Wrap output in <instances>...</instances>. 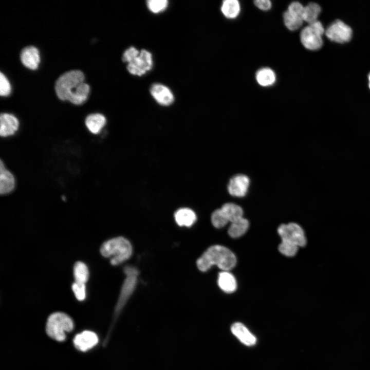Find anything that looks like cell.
<instances>
[{
  "mask_svg": "<svg viewBox=\"0 0 370 370\" xmlns=\"http://www.w3.org/2000/svg\"><path fill=\"white\" fill-rule=\"evenodd\" d=\"M325 29L319 21L304 27L300 33V40L303 46L310 50L320 49L323 44L322 36Z\"/></svg>",
  "mask_w": 370,
  "mask_h": 370,
  "instance_id": "6",
  "label": "cell"
},
{
  "mask_svg": "<svg viewBox=\"0 0 370 370\" xmlns=\"http://www.w3.org/2000/svg\"><path fill=\"white\" fill-rule=\"evenodd\" d=\"M248 227L249 222L248 220L242 217L234 222L231 223L228 229V234L231 237H239L246 233Z\"/></svg>",
  "mask_w": 370,
  "mask_h": 370,
  "instance_id": "24",
  "label": "cell"
},
{
  "mask_svg": "<svg viewBox=\"0 0 370 370\" xmlns=\"http://www.w3.org/2000/svg\"><path fill=\"white\" fill-rule=\"evenodd\" d=\"M368 87L370 89V73H369L368 76Z\"/></svg>",
  "mask_w": 370,
  "mask_h": 370,
  "instance_id": "35",
  "label": "cell"
},
{
  "mask_svg": "<svg viewBox=\"0 0 370 370\" xmlns=\"http://www.w3.org/2000/svg\"><path fill=\"white\" fill-rule=\"evenodd\" d=\"M217 282L219 288L227 293H232L237 288L235 278L227 271H223L219 273Z\"/></svg>",
  "mask_w": 370,
  "mask_h": 370,
  "instance_id": "19",
  "label": "cell"
},
{
  "mask_svg": "<svg viewBox=\"0 0 370 370\" xmlns=\"http://www.w3.org/2000/svg\"><path fill=\"white\" fill-rule=\"evenodd\" d=\"M278 232L282 242L297 246L304 247L307 241L303 229L296 223H291L282 224L279 226Z\"/></svg>",
  "mask_w": 370,
  "mask_h": 370,
  "instance_id": "7",
  "label": "cell"
},
{
  "mask_svg": "<svg viewBox=\"0 0 370 370\" xmlns=\"http://www.w3.org/2000/svg\"><path fill=\"white\" fill-rule=\"evenodd\" d=\"M72 290L76 299L80 301H84L86 297V284L74 282L71 286Z\"/></svg>",
  "mask_w": 370,
  "mask_h": 370,
  "instance_id": "29",
  "label": "cell"
},
{
  "mask_svg": "<svg viewBox=\"0 0 370 370\" xmlns=\"http://www.w3.org/2000/svg\"><path fill=\"white\" fill-rule=\"evenodd\" d=\"M298 247L293 244L282 241L279 246V250L282 254L286 256H292L297 253Z\"/></svg>",
  "mask_w": 370,
  "mask_h": 370,
  "instance_id": "30",
  "label": "cell"
},
{
  "mask_svg": "<svg viewBox=\"0 0 370 370\" xmlns=\"http://www.w3.org/2000/svg\"><path fill=\"white\" fill-rule=\"evenodd\" d=\"M14 175L6 168L2 160L0 161V193L5 195L12 193L15 188Z\"/></svg>",
  "mask_w": 370,
  "mask_h": 370,
  "instance_id": "13",
  "label": "cell"
},
{
  "mask_svg": "<svg viewBox=\"0 0 370 370\" xmlns=\"http://www.w3.org/2000/svg\"><path fill=\"white\" fill-rule=\"evenodd\" d=\"M152 66L151 53L145 49H142L137 57L127 64V69L132 75L141 76L149 71Z\"/></svg>",
  "mask_w": 370,
  "mask_h": 370,
  "instance_id": "9",
  "label": "cell"
},
{
  "mask_svg": "<svg viewBox=\"0 0 370 370\" xmlns=\"http://www.w3.org/2000/svg\"><path fill=\"white\" fill-rule=\"evenodd\" d=\"M85 77L79 70H72L62 74L55 84L58 97L75 105H81L88 98L90 87L84 82Z\"/></svg>",
  "mask_w": 370,
  "mask_h": 370,
  "instance_id": "1",
  "label": "cell"
},
{
  "mask_svg": "<svg viewBox=\"0 0 370 370\" xmlns=\"http://www.w3.org/2000/svg\"><path fill=\"white\" fill-rule=\"evenodd\" d=\"M283 20L285 26L290 31L299 29L304 22L302 17L291 14L287 11L283 14Z\"/></svg>",
  "mask_w": 370,
  "mask_h": 370,
  "instance_id": "26",
  "label": "cell"
},
{
  "mask_svg": "<svg viewBox=\"0 0 370 370\" xmlns=\"http://www.w3.org/2000/svg\"><path fill=\"white\" fill-rule=\"evenodd\" d=\"M73 327V322L69 316L63 312H55L48 318L46 331L50 338L62 342L66 339V333L72 331Z\"/></svg>",
  "mask_w": 370,
  "mask_h": 370,
  "instance_id": "5",
  "label": "cell"
},
{
  "mask_svg": "<svg viewBox=\"0 0 370 370\" xmlns=\"http://www.w3.org/2000/svg\"><path fill=\"white\" fill-rule=\"evenodd\" d=\"M220 209L229 222L233 223L243 217L242 208L234 203H226L222 206Z\"/></svg>",
  "mask_w": 370,
  "mask_h": 370,
  "instance_id": "20",
  "label": "cell"
},
{
  "mask_svg": "<svg viewBox=\"0 0 370 370\" xmlns=\"http://www.w3.org/2000/svg\"><path fill=\"white\" fill-rule=\"evenodd\" d=\"M240 10L239 3L237 0H225L223 2L221 11L227 18L233 19L239 14Z\"/></svg>",
  "mask_w": 370,
  "mask_h": 370,
  "instance_id": "22",
  "label": "cell"
},
{
  "mask_svg": "<svg viewBox=\"0 0 370 370\" xmlns=\"http://www.w3.org/2000/svg\"><path fill=\"white\" fill-rule=\"evenodd\" d=\"M100 250L103 256L110 258L111 265L116 266L131 257L132 254V246L127 239L119 236L103 243Z\"/></svg>",
  "mask_w": 370,
  "mask_h": 370,
  "instance_id": "3",
  "label": "cell"
},
{
  "mask_svg": "<svg viewBox=\"0 0 370 370\" xmlns=\"http://www.w3.org/2000/svg\"><path fill=\"white\" fill-rule=\"evenodd\" d=\"M236 263L234 254L228 248L220 245L209 247L196 262L198 269L202 272L207 271L213 265L228 271L233 268Z\"/></svg>",
  "mask_w": 370,
  "mask_h": 370,
  "instance_id": "2",
  "label": "cell"
},
{
  "mask_svg": "<svg viewBox=\"0 0 370 370\" xmlns=\"http://www.w3.org/2000/svg\"><path fill=\"white\" fill-rule=\"evenodd\" d=\"M150 92L155 100L162 105L168 106L174 101L173 93L164 85L158 83L153 84L151 87Z\"/></svg>",
  "mask_w": 370,
  "mask_h": 370,
  "instance_id": "14",
  "label": "cell"
},
{
  "mask_svg": "<svg viewBox=\"0 0 370 370\" xmlns=\"http://www.w3.org/2000/svg\"><path fill=\"white\" fill-rule=\"evenodd\" d=\"M175 221L179 226L191 227L196 220L195 212L189 208H181L174 214Z\"/></svg>",
  "mask_w": 370,
  "mask_h": 370,
  "instance_id": "18",
  "label": "cell"
},
{
  "mask_svg": "<svg viewBox=\"0 0 370 370\" xmlns=\"http://www.w3.org/2000/svg\"><path fill=\"white\" fill-rule=\"evenodd\" d=\"M20 58L23 64L32 70L37 69L40 62L39 51L33 46H27L23 48L21 52Z\"/></svg>",
  "mask_w": 370,
  "mask_h": 370,
  "instance_id": "15",
  "label": "cell"
},
{
  "mask_svg": "<svg viewBox=\"0 0 370 370\" xmlns=\"http://www.w3.org/2000/svg\"><path fill=\"white\" fill-rule=\"evenodd\" d=\"M20 128V121L14 115L8 113L0 116V135L7 138L14 135Z\"/></svg>",
  "mask_w": 370,
  "mask_h": 370,
  "instance_id": "12",
  "label": "cell"
},
{
  "mask_svg": "<svg viewBox=\"0 0 370 370\" xmlns=\"http://www.w3.org/2000/svg\"><path fill=\"white\" fill-rule=\"evenodd\" d=\"M304 8V6H303L300 3L293 2L288 6L287 11L291 14L301 17L303 18Z\"/></svg>",
  "mask_w": 370,
  "mask_h": 370,
  "instance_id": "32",
  "label": "cell"
},
{
  "mask_svg": "<svg viewBox=\"0 0 370 370\" xmlns=\"http://www.w3.org/2000/svg\"><path fill=\"white\" fill-rule=\"evenodd\" d=\"M98 342L97 335L90 330H84L78 334L73 340L75 347L83 352L91 349L98 344Z\"/></svg>",
  "mask_w": 370,
  "mask_h": 370,
  "instance_id": "11",
  "label": "cell"
},
{
  "mask_svg": "<svg viewBox=\"0 0 370 370\" xmlns=\"http://www.w3.org/2000/svg\"><path fill=\"white\" fill-rule=\"evenodd\" d=\"M254 4L258 9L263 11L270 10L272 6L269 0H256L254 2Z\"/></svg>",
  "mask_w": 370,
  "mask_h": 370,
  "instance_id": "34",
  "label": "cell"
},
{
  "mask_svg": "<svg viewBox=\"0 0 370 370\" xmlns=\"http://www.w3.org/2000/svg\"><path fill=\"white\" fill-rule=\"evenodd\" d=\"M168 5L167 0H149L147 1L149 9L153 13H159L164 10Z\"/></svg>",
  "mask_w": 370,
  "mask_h": 370,
  "instance_id": "28",
  "label": "cell"
},
{
  "mask_svg": "<svg viewBox=\"0 0 370 370\" xmlns=\"http://www.w3.org/2000/svg\"><path fill=\"white\" fill-rule=\"evenodd\" d=\"M250 183V179L247 175L236 174L229 180L227 190L232 196L243 197L247 194Z\"/></svg>",
  "mask_w": 370,
  "mask_h": 370,
  "instance_id": "10",
  "label": "cell"
},
{
  "mask_svg": "<svg viewBox=\"0 0 370 370\" xmlns=\"http://www.w3.org/2000/svg\"><path fill=\"white\" fill-rule=\"evenodd\" d=\"M73 272L75 282L86 284L89 278V270L84 263L77 262L74 265Z\"/></svg>",
  "mask_w": 370,
  "mask_h": 370,
  "instance_id": "25",
  "label": "cell"
},
{
  "mask_svg": "<svg viewBox=\"0 0 370 370\" xmlns=\"http://www.w3.org/2000/svg\"><path fill=\"white\" fill-rule=\"evenodd\" d=\"M87 130L93 135L99 134L106 124L105 117L100 113L88 115L84 122Z\"/></svg>",
  "mask_w": 370,
  "mask_h": 370,
  "instance_id": "17",
  "label": "cell"
},
{
  "mask_svg": "<svg viewBox=\"0 0 370 370\" xmlns=\"http://www.w3.org/2000/svg\"><path fill=\"white\" fill-rule=\"evenodd\" d=\"M255 78L258 84L264 87L271 86L276 81L274 72L269 68H263L258 70Z\"/></svg>",
  "mask_w": 370,
  "mask_h": 370,
  "instance_id": "21",
  "label": "cell"
},
{
  "mask_svg": "<svg viewBox=\"0 0 370 370\" xmlns=\"http://www.w3.org/2000/svg\"><path fill=\"white\" fill-rule=\"evenodd\" d=\"M325 34L331 41L343 44L351 40L353 31L350 26L343 21L337 20L327 27Z\"/></svg>",
  "mask_w": 370,
  "mask_h": 370,
  "instance_id": "8",
  "label": "cell"
},
{
  "mask_svg": "<svg viewBox=\"0 0 370 370\" xmlns=\"http://www.w3.org/2000/svg\"><path fill=\"white\" fill-rule=\"evenodd\" d=\"M124 272L126 275V278L122 285L115 307L113 323L110 325L108 334L104 340V345L107 344L113 327L127 300L134 292L136 285L137 276L139 273L137 269L131 266H127L124 268Z\"/></svg>",
  "mask_w": 370,
  "mask_h": 370,
  "instance_id": "4",
  "label": "cell"
},
{
  "mask_svg": "<svg viewBox=\"0 0 370 370\" xmlns=\"http://www.w3.org/2000/svg\"><path fill=\"white\" fill-rule=\"evenodd\" d=\"M11 91V87L9 80L5 75L1 72L0 74V95L1 96H8Z\"/></svg>",
  "mask_w": 370,
  "mask_h": 370,
  "instance_id": "31",
  "label": "cell"
},
{
  "mask_svg": "<svg viewBox=\"0 0 370 370\" xmlns=\"http://www.w3.org/2000/svg\"><path fill=\"white\" fill-rule=\"evenodd\" d=\"M232 334L244 344L253 346L256 342V337L242 323L236 322L231 327Z\"/></svg>",
  "mask_w": 370,
  "mask_h": 370,
  "instance_id": "16",
  "label": "cell"
},
{
  "mask_svg": "<svg viewBox=\"0 0 370 370\" xmlns=\"http://www.w3.org/2000/svg\"><path fill=\"white\" fill-rule=\"evenodd\" d=\"M211 221L213 226L216 228H221L229 222L221 209H218L212 213Z\"/></svg>",
  "mask_w": 370,
  "mask_h": 370,
  "instance_id": "27",
  "label": "cell"
},
{
  "mask_svg": "<svg viewBox=\"0 0 370 370\" xmlns=\"http://www.w3.org/2000/svg\"><path fill=\"white\" fill-rule=\"evenodd\" d=\"M321 7L317 3H310L304 7L303 19L308 24L315 22L321 13Z\"/></svg>",
  "mask_w": 370,
  "mask_h": 370,
  "instance_id": "23",
  "label": "cell"
},
{
  "mask_svg": "<svg viewBox=\"0 0 370 370\" xmlns=\"http://www.w3.org/2000/svg\"><path fill=\"white\" fill-rule=\"evenodd\" d=\"M140 51L134 47H131L127 49L123 53L122 60L124 62L130 63L134 58L137 57Z\"/></svg>",
  "mask_w": 370,
  "mask_h": 370,
  "instance_id": "33",
  "label": "cell"
}]
</instances>
